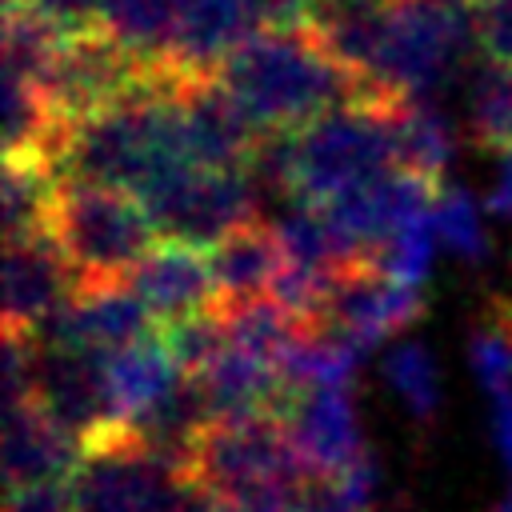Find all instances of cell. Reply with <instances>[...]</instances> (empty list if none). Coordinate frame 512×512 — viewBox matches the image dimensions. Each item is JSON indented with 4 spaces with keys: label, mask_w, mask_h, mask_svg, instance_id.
I'll use <instances>...</instances> for the list:
<instances>
[{
    "label": "cell",
    "mask_w": 512,
    "mask_h": 512,
    "mask_svg": "<svg viewBox=\"0 0 512 512\" xmlns=\"http://www.w3.org/2000/svg\"><path fill=\"white\" fill-rule=\"evenodd\" d=\"M384 380L416 424H432L440 408V376H436V360L424 340H400L384 356Z\"/></svg>",
    "instance_id": "23"
},
{
    "label": "cell",
    "mask_w": 512,
    "mask_h": 512,
    "mask_svg": "<svg viewBox=\"0 0 512 512\" xmlns=\"http://www.w3.org/2000/svg\"><path fill=\"white\" fill-rule=\"evenodd\" d=\"M104 372H108L112 416L120 428H132L140 416H148L188 376L164 332H148L136 344L108 352Z\"/></svg>",
    "instance_id": "17"
},
{
    "label": "cell",
    "mask_w": 512,
    "mask_h": 512,
    "mask_svg": "<svg viewBox=\"0 0 512 512\" xmlns=\"http://www.w3.org/2000/svg\"><path fill=\"white\" fill-rule=\"evenodd\" d=\"M76 292V272L60 244L40 228L12 236L4 252V328L40 332Z\"/></svg>",
    "instance_id": "11"
},
{
    "label": "cell",
    "mask_w": 512,
    "mask_h": 512,
    "mask_svg": "<svg viewBox=\"0 0 512 512\" xmlns=\"http://www.w3.org/2000/svg\"><path fill=\"white\" fill-rule=\"evenodd\" d=\"M4 512H76V484L68 480H36L8 488Z\"/></svg>",
    "instance_id": "28"
},
{
    "label": "cell",
    "mask_w": 512,
    "mask_h": 512,
    "mask_svg": "<svg viewBox=\"0 0 512 512\" xmlns=\"http://www.w3.org/2000/svg\"><path fill=\"white\" fill-rule=\"evenodd\" d=\"M392 108H396L400 168L420 172L440 184V176L448 172V164L456 156V136H452L448 116L436 108L432 96H400Z\"/></svg>",
    "instance_id": "19"
},
{
    "label": "cell",
    "mask_w": 512,
    "mask_h": 512,
    "mask_svg": "<svg viewBox=\"0 0 512 512\" xmlns=\"http://www.w3.org/2000/svg\"><path fill=\"white\" fill-rule=\"evenodd\" d=\"M44 232L60 244L76 284H120L156 244V224L140 196L88 180H60Z\"/></svg>",
    "instance_id": "3"
},
{
    "label": "cell",
    "mask_w": 512,
    "mask_h": 512,
    "mask_svg": "<svg viewBox=\"0 0 512 512\" xmlns=\"http://www.w3.org/2000/svg\"><path fill=\"white\" fill-rule=\"evenodd\" d=\"M160 72L164 68L144 64L140 56H132L120 40H112L100 28V32L64 40L44 96H48L52 112L60 116V124H72V120H84L92 112H104V108L136 96Z\"/></svg>",
    "instance_id": "9"
},
{
    "label": "cell",
    "mask_w": 512,
    "mask_h": 512,
    "mask_svg": "<svg viewBox=\"0 0 512 512\" xmlns=\"http://www.w3.org/2000/svg\"><path fill=\"white\" fill-rule=\"evenodd\" d=\"M188 464H192L196 480H204L224 500L300 484L304 476H312L292 444L284 416L212 420L200 432Z\"/></svg>",
    "instance_id": "6"
},
{
    "label": "cell",
    "mask_w": 512,
    "mask_h": 512,
    "mask_svg": "<svg viewBox=\"0 0 512 512\" xmlns=\"http://www.w3.org/2000/svg\"><path fill=\"white\" fill-rule=\"evenodd\" d=\"M432 248H436V224L428 216V220H416V224L400 228L392 240H384L368 264H376L380 272H388L400 284H416L420 288L428 280V272H432Z\"/></svg>",
    "instance_id": "25"
},
{
    "label": "cell",
    "mask_w": 512,
    "mask_h": 512,
    "mask_svg": "<svg viewBox=\"0 0 512 512\" xmlns=\"http://www.w3.org/2000/svg\"><path fill=\"white\" fill-rule=\"evenodd\" d=\"M132 288L148 304L152 320H164V328L220 308L212 248L192 240L160 236V244H152L148 256L132 268Z\"/></svg>",
    "instance_id": "12"
},
{
    "label": "cell",
    "mask_w": 512,
    "mask_h": 512,
    "mask_svg": "<svg viewBox=\"0 0 512 512\" xmlns=\"http://www.w3.org/2000/svg\"><path fill=\"white\" fill-rule=\"evenodd\" d=\"M164 512H228L224 496H216L204 480H196V472L184 480V488L164 504Z\"/></svg>",
    "instance_id": "30"
},
{
    "label": "cell",
    "mask_w": 512,
    "mask_h": 512,
    "mask_svg": "<svg viewBox=\"0 0 512 512\" xmlns=\"http://www.w3.org/2000/svg\"><path fill=\"white\" fill-rule=\"evenodd\" d=\"M148 324H152V312L140 300V292L128 288V280H120V284H76L72 300L36 336L108 356V352L128 348L140 336H148Z\"/></svg>",
    "instance_id": "13"
},
{
    "label": "cell",
    "mask_w": 512,
    "mask_h": 512,
    "mask_svg": "<svg viewBox=\"0 0 512 512\" xmlns=\"http://www.w3.org/2000/svg\"><path fill=\"white\" fill-rule=\"evenodd\" d=\"M256 168H184L144 196L160 236L212 248L228 232L256 220L260 208Z\"/></svg>",
    "instance_id": "7"
},
{
    "label": "cell",
    "mask_w": 512,
    "mask_h": 512,
    "mask_svg": "<svg viewBox=\"0 0 512 512\" xmlns=\"http://www.w3.org/2000/svg\"><path fill=\"white\" fill-rule=\"evenodd\" d=\"M216 76L232 88L264 136L296 132L332 108L372 96L368 84L332 56L312 24L256 28Z\"/></svg>",
    "instance_id": "1"
},
{
    "label": "cell",
    "mask_w": 512,
    "mask_h": 512,
    "mask_svg": "<svg viewBox=\"0 0 512 512\" xmlns=\"http://www.w3.org/2000/svg\"><path fill=\"white\" fill-rule=\"evenodd\" d=\"M432 224L436 236L448 244V252H456L468 264L488 260V232H484V212L476 208V200L464 188H440L436 208H432Z\"/></svg>",
    "instance_id": "24"
},
{
    "label": "cell",
    "mask_w": 512,
    "mask_h": 512,
    "mask_svg": "<svg viewBox=\"0 0 512 512\" xmlns=\"http://www.w3.org/2000/svg\"><path fill=\"white\" fill-rule=\"evenodd\" d=\"M284 268V248L276 236V224L252 220L224 240L212 244V272H216V292L220 308L224 304H248V300H268Z\"/></svg>",
    "instance_id": "18"
},
{
    "label": "cell",
    "mask_w": 512,
    "mask_h": 512,
    "mask_svg": "<svg viewBox=\"0 0 512 512\" xmlns=\"http://www.w3.org/2000/svg\"><path fill=\"white\" fill-rule=\"evenodd\" d=\"M84 456L80 436H72L36 396L4 404V480L36 484V480H68L76 476Z\"/></svg>",
    "instance_id": "15"
},
{
    "label": "cell",
    "mask_w": 512,
    "mask_h": 512,
    "mask_svg": "<svg viewBox=\"0 0 512 512\" xmlns=\"http://www.w3.org/2000/svg\"><path fill=\"white\" fill-rule=\"evenodd\" d=\"M424 312V296L416 284H400L376 264H348L324 292L316 320L308 328L332 336L356 356L384 344L392 332H404Z\"/></svg>",
    "instance_id": "8"
},
{
    "label": "cell",
    "mask_w": 512,
    "mask_h": 512,
    "mask_svg": "<svg viewBox=\"0 0 512 512\" xmlns=\"http://www.w3.org/2000/svg\"><path fill=\"white\" fill-rule=\"evenodd\" d=\"M252 4L260 28H296V24H312L328 0H252Z\"/></svg>",
    "instance_id": "29"
},
{
    "label": "cell",
    "mask_w": 512,
    "mask_h": 512,
    "mask_svg": "<svg viewBox=\"0 0 512 512\" xmlns=\"http://www.w3.org/2000/svg\"><path fill=\"white\" fill-rule=\"evenodd\" d=\"M340 4H388V0H340Z\"/></svg>",
    "instance_id": "32"
},
{
    "label": "cell",
    "mask_w": 512,
    "mask_h": 512,
    "mask_svg": "<svg viewBox=\"0 0 512 512\" xmlns=\"http://www.w3.org/2000/svg\"><path fill=\"white\" fill-rule=\"evenodd\" d=\"M436 196H440L436 180L408 172V168H388V172H380V176H372V180H364V184H356V188H348V192H340L316 208L328 216V224L336 228L344 248L364 264L400 228L428 220L436 208Z\"/></svg>",
    "instance_id": "10"
},
{
    "label": "cell",
    "mask_w": 512,
    "mask_h": 512,
    "mask_svg": "<svg viewBox=\"0 0 512 512\" xmlns=\"http://www.w3.org/2000/svg\"><path fill=\"white\" fill-rule=\"evenodd\" d=\"M284 424L292 432V444L312 476H332L344 472L352 460H360L364 436H360V416L352 388H308L296 392Z\"/></svg>",
    "instance_id": "14"
},
{
    "label": "cell",
    "mask_w": 512,
    "mask_h": 512,
    "mask_svg": "<svg viewBox=\"0 0 512 512\" xmlns=\"http://www.w3.org/2000/svg\"><path fill=\"white\" fill-rule=\"evenodd\" d=\"M180 0H100V28L152 68L168 64Z\"/></svg>",
    "instance_id": "20"
},
{
    "label": "cell",
    "mask_w": 512,
    "mask_h": 512,
    "mask_svg": "<svg viewBox=\"0 0 512 512\" xmlns=\"http://www.w3.org/2000/svg\"><path fill=\"white\" fill-rule=\"evenodd\" d=\"M472 44H480L472 0H388L372 84L384 100L436 96L468 64Z\"/></svg>",
    "instance_id": "4"
},
{
    "label": "cell",
    "mask_w": 512,
    "mask_h": 512,
    "mask_svg": "<svg viewBox=\"0 0 512 512\" xmlns=\"http://www.w3.org/2000/svg\"><path fill=\"white\" fill-rule=\"evenodd\" d=\"M188 476V460L148 448L132 428H108L84 440V456L72 476L76 512H164Z\"/></svg>",
    "instance_id": "5"
},
{
    "label": "cell",
    "mask_w": 512,
    "mask_h": 512,
    "mask_svg": "<svg viewBox=\"0 0 512 512\" xmlns=\"http://www.w3.org/2000/svg\"><path fill=\"white\" fill-rule=\"evenodd\" d=\"M472 12L484 56L512 64V0H472Z\"/></svg>",
    "instance_id": "27"
},
{
    "label": "cell",
    "mask_w": 512,
    "mask_h": 512,
    "mask_svg": "<svg viewBox=\"0 0 512 512\" xmlns=\"http://www.w3.org/2000/svg\"><path fill=\"white\" fill-rule=\"evenodd\" d=\"M464 120H468V136L480 148L492 152L512 148V64L484 60L468 72Z\"/></svg>",
    "instance_id": "22"
},
{
    "label": "cell",
    "mask_w": 512,
    "mask_h": 512,
    "mask_svg": "<svg viewBox=\"0 0 512 512\" xmlns=\"http://www.w3.org/2000/svg\"><path fill=\"white\" fill-rule=\"evenodd\" d=\"M12 4H24L28 12H36L64 40L84 36V32H100V0H12Z\"/></svg>",
    "instance_id": "26"
},
{
    "label": "cell",
    "mask_w": 512,
    "mask_h": 512,
    "mask_svg": "<svg viewBox=\"0 0 512 512\" xmlns=\"http://www.w3.org/2000/svg\"><path fill=\"white\" fill-rule=\"evenodd\" d=\"M256 24L260 16L252 0H180L164 68L176 76H216L224 60L256 32Z\"/></svg>",
    "instance_id": "16"
},
{
    "label": "cell",
    "mask_w": 512,
    "mask_h": 512,
    "mask_svg": "<svg viewBox=\"0 0 512 512\" xmlns=\"http://www.w3.org/2000/svg\"><path fill=\"white\" fill-rule=\"evenodd\" d=\"M60 176L40 156H8L0 176V216H4V240L40 232L48 220V204Z\"/></svg>",
    "instance_id": "21"
},
{
    "label": "cell",
    "mask_w": 512,
    "mask_h": 512,
    "mask_svg": "<svg viewBox=\"0 0 512 512\" xmlns=\"http://www.w3.org/2000/svg\"><path fill=\"white\" fill-rule=\"evenodd\" d=\"M392 104L396 100L364 96L296 132L264 136L252 160L260 184L296 204H324L388 168H400Z\"/></svg>",
    "instance_id": "2"
},
{
    "label": "cell",
    "mask_w": 512,
    "mask_h": 512,
    "mask_svg": "<svg viewBox=\"0 0 512 512\" xmlns=\"http://www.w3.org/2000/svg\"><path fill=\"white\" fill-rule=\"evenodd\" d=\"M488 212L492 216H512V148L500 152L496 160V180L488 192Z\"/></svg>",
    "instance_id": "31"
}]
</instances>
